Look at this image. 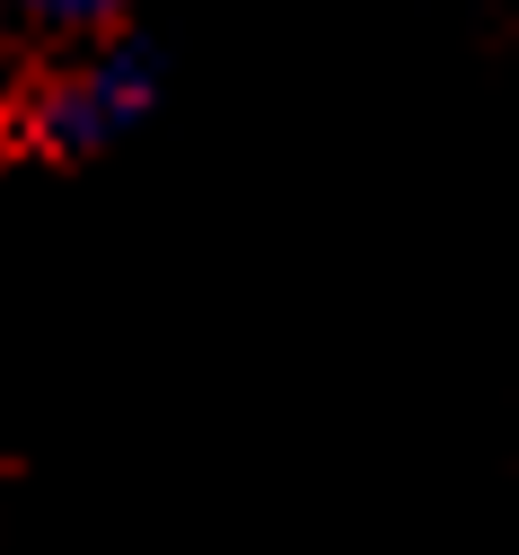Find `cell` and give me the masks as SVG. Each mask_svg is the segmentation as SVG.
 <instances>
[{
  "label": "cell",
  "instance_id": "6da1fadb",
  "mask_svg": "<svg viewBox=\"0 0 519 555\" xmlns=\"http://www.w3.org/2000/svg\"><path fill=\"white\" fill-rule=\"evenodd\" d=\"M141 106V62L124 36H10L0 44V168L89 159Z\"/></svg>",
  "mask_w": 519,
  "mask_h": 555
},
{
  "label": "cell",
  "instance_id": "7a4b0ae2",
  "mask_svg": "<svg viewBox=\"0 0 519 555\" xmlns=\"http://www.w3.org/2000/svg\"><path fill=\"white\" fill-rule=\"evenodd\" d=\"M27 36H124V0H18Z\"/></svg>",
  "mask_w": 519,
  "mask_h": 555
}]
</instances>
